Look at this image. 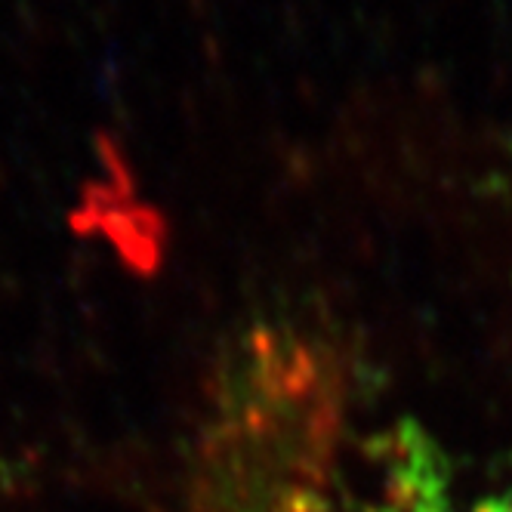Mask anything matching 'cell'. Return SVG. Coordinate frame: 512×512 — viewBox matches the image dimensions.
I'll return each instance as SVG.
<instances>
[{"label":"cell","mask_w":512,"mask_h":512,"mask_svg":"<svg viewBox=\"0 0 512 512\" xmlns=\"http://www.w3.org/2000/svg\"><path fill=\"white\" fill-rule=\"evenodd\" d=\"M472 512H512V491L500 494V497H491L485 503H479Z\"/></svg>","instance_id":"cell-1"}]
</instances>
